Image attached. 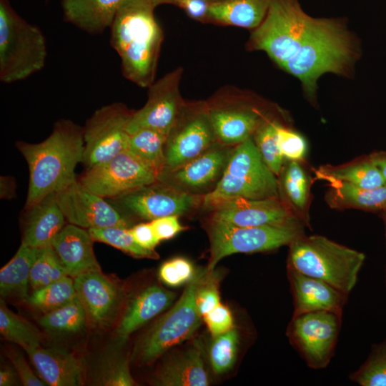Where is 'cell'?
Here are the masks:
<instances>
[{
	"label": "cell",
	"mask_w": 386,
	"mask_h": 386,
	"mask_svg": "<svg viewBox=\"0 0 386 386\" xmlns=\"http://www.w3.org/2000/svg\"><path fill=\"white\" fill-rule=\"evenodd\" d=\"M16 147L29 169L26 209L76 180L75 168L82 162L83 129L70 120L56 122L51 134L37 144L18 142Z\"/></svg>",
	"instance_id": "obj_1"
},
{
	"label": "cell",
	"mask_w": 386,
	"mask_h": 386,
	"mask_svg": "<svg viewBox=\"0 0 386 386\" xmlns=\"http://www.w3.org/2000/svg\"><path fill=\"white\" fill-rule=\"evenodd\" d=\"M149 0H126L110 27V43L118 53L125 78L149 88L156 74L163 32Z\"/></svg>",
	"instance_id": "obj_2"
},
{
	"label": "cell",
	"mask_w": 386,
	"mask_h": 386,
	"mask_svg": "<svg viewBox=\"0 0 386 386\" xmlns=\"http://www.w3.org/2000/svg\"><path fill=\"white\" fill-rule=\"evenodd\" d=\"M355 55L352 38L340 21L314 19L299 50L282 68L298 78L312 96L322 74H347Z\"/></svg>",
	"instance_id": "obj_3"
},
{
	"label": "cell",
	"mask_w": 386,
	"mask_h": 386,
	"mask_svg": "<svg viewBox=\"0 0 386 386\" xmlns=\"http://www.w3.org/2000/svg\"><path fill=\"white\" fill-rule=\"evenodd\" d=\"M287 267L348 294L355 287L365 255L324 236L304 234L290 244Z\"/></svg>",
	"instance_id": "obj_4"
},
{
	"label": "cell",
	"mask_w": 386,
	"mask_h": 386,
	"mask_svg": "<svg viewBox=\"0 0 386 386\" xmlns=\"http://www.w3.org/2000/svg\"><path fill=\"white\" fill-rule=\"evenodd\" d=\"M47 51L41 29L21 18L9 0H0V79L24 80L45 65Z\"/></svg>",
	"instance_id": "obj_5"
},
{
	"label": "cell",
	"mask_w": 386,
	"mask_h": 386,
	"mask_svg": "<svg viewBox=\"0 0 386 386\" xmlns=\"http://www.w3.org/2000/svg\"><path fill=\"white\" fill-rule=\"evenodd\" d=\"M279 187L275 174L263 162L252 137L233 147L221 178L203 195L202 204L210 209L235 197H278Z\"/></svg>",
	"instance_id": "obj_6"
},
{
	"label": "cell",
	"mask_w": 386,
	"mask_h": 386,
	"mask_svg": "<svg viewBox=\"0 0 386 386\" xmlns=\"http://www.w3.org/2000/svg\"><path fill=\"white\" fill-rule=\"evenodd\" d=\"M314 19L298 0H270L264 20L250 35L248 49L264 51L282 67L299 50Z\"/></svg>",
	"instance_id": "obj_7"
},
{
	"label": "cell",
	"mask_w": 386,
	"mask_h": 386,
	"mask_svg": "<svg viewBox=\"0 0 386 386\" xmlns=\"http://www.w3.org/2000/svg\"><path fill=\"white\" fill-rule=\"evenodd\" d=\"M203 277V273L195 274L176 304L139 341L133 360L140 364H150L169 348L193 335L202 322L195 297Z\"/></svg>",
	"instance_id": "obj_8"
},
{
	"label": "cell",
	"mask_w": 386,
	"mask_h": 386,
	"mask_svg": "<svg viewBox=\"0 0 386 386\" xmlns=\"http://www.w3.org/2000/svg\"><path fill=\"white\" fill-rule=\"evenodd\" d=\"M302 224L239 227L211 219L209 227L211 272L224 257L235 253H253L273 250L289 245L302 235Z\"/></svg>",
	"instance_id": "obj_9"
},
{
	"label": "cell",
	"mask_w": 386,
	"mask_h": 386,
	"mask_svg": "<svg viewBox=\"0 0 386 386\" xmlns=\"http://www.w3.org/2000/svg\"><path fill=\"white\" fill-rule=\"evenodd\" d=\"M342 317V314L332 311L293 315L287 335L308 367L327 366L335 352Z\"/></svg>",
	"instance_id": "obj_10"
},
{
	"label": "cell",
	"mask_w": 386,
	"mask_h": 386,
	"mask_svg": "<svg viewBox=\"0 0 386 386\" xmlns=\"http://www.w3.org/2000/svg\"><path fill=\"white\" fill-rule=\"evenodd\" d=\"M133 112L122 103H114L98 109L87 120L83 128L82 159L87 168L129 149L127 126Z\"/></svg>",
	"instance_id": "obj_11"
},
{
	"label": "cell",
	"mask_w": 386,
	"mask_h": 386,
	"mask_svg": "<svg viewBox=\"0 0 386 386\" xmlns=\"http://www.w3.org/2000/svg\"><path fill=\"white\" fill-rule=\"evenodd\" d=\"M217 142L208 117L207 102H185L167 136L164 146V168L161 173L194 159Z\"/></svg>",
	"instance_id": "obj_12"
},
{
	"label": "cell",
	"mask_w": 386,
	"mask_h": 386,
	"mask_svg": "<svg viewBox=\"0 0 386 386\" xmlns=\"http://www.w3.org/2000/svg\"><path fill=\"white\" fill-rule=\"evenodd\" d=\"M159 180V173L129 149L87 168L79 179L92 192L114 198Z\"/></svg>",
	"instance_id": "obj_13"
},
{
	"label": "cell",
	"mask_w": 386,
	"mask_h": 386,
	"mask_svg": "<svg viewBox=\"0 0 386 386\" xmlns=\"http://www.w3.org/2000/svg\"><path fill=\"white\" fill-rule=\"evenodd\" d=\"M112 199L119 208L151 221L189 213L202 203L203 195L192 194L158 180Z\"/></svg>",
	"instance_id": "obj_14"
},
{
	"label": "cell",
	"mask_w": 386,
	"mask_h": 386,
	"mask_svg": "<svg viewBox=\"0 0 386 386\" xmlns=\"http://www.w3.org/2000/svg\"><path fill=\"white\" fill-rule=\"evenodd\" d=\"M182 74V69L177 68L149 87L146 104L133 112L127 124L129 134L150 129L168 136L185 104L179 91Z\"/></svg>",
	"instance_id": "obj_15"
},
{
	"label": "cell",
	"mask_w": 386,
	"mask_h": 386,
	"mask_svg": "<svg viewBox=\"0 0 386 386\" xmlns=\"http://www.w3.org/2000/svg\"><path fill=\"white\" fill-rule=\"evenodd\" d=\"M55 199L69 224L89 229L109 227L130 228L131 221L102 197L80 181H74L55 194Z\"/></svg>",
	"instance_id": "obj_16"
},
{
	"label": "cell",
	"mask_w": 386,
	"mask_h": 386,
	"mask_svg": "<svg viewBox=\"0 0 386 386\" xmlns=\"http://www.w3.org/2000/svg\"><path fill=\"white\" fill-rule=\"evenodd\" d=\"M76 295L86 311L87 323L94 329L109 327L124 298L123 287L102 270L91 271L74 278Z\"/></svg>",
	"instance_id": "obj_17"
},
{
	"label": "cell",
	"mask_w": 386,
	"mask_h": 386,
	"mask_svg": "<svg viewBox=\"0 0 386 386\" xmlns=\"http://www.w3.org/2000/svg\"><path fill=\"white\" fill-rule=\"evenodd\" d=\"M211 219L239 227H259L300 224L279 197L264 199L235 197L216 204ZM301 224V223H300Z\"/></svg>",
	"instance_id": "obj_18"
},
{
	"label": "cell",
	"mask_w": 386,
	"mask_h": 386,
	"mask_svg": "<svg viewBox=\"0 0 386 386\" xmlns=\"http://www.w3.org/2000/svg\"><path fill=\"white\" fill-rule=\"evenodd\" d=\"M234 147L217 142L194 159L159 175V180L198 194L221 178Z\"/></svg>",
	"instance_id": "obj_19"
},
{
	"label": "cell",
	"mask_w": 386,
	"mask_h": 386,
	"mask_svg": "<svg viewBox=\"0 0 386 386\" xmlns=\"http://www.w3.org/2000/svg\"><path fill=\"white\" fill-rule=\"evenodd\" d=\"M207 109L217 141L231 147L252 137L266 120L257 109L232 99L207 102Z\"/></svg>",
	"instance_id": "obj_20"
},
{
	"label": "cell",
	"mask_w": 386,
	"mask_h": 386,
	"mask_svg": "<svg viewBox=\"0 0 386 386\" xmlns=\"http://www.w3.org/2000/svg\"><path fill=\"white\" fill-rule=\"evenodd\" d=\"M294 301L293 315L332 311L342 314L348 300L346 294L328 283L287 267Z\"/></svg>",
	"instance_id": "obj_21"
},
{
	"label": "cell",
	"mask_w": 386,
	"mask_h": 386,
	"mask_svg": "<svg viewBox=\"0 0 386 386\" xmlns=\"http://www.w3.org/2000/svg\"><path fill=\"white\" fill-rule=\"evenodd\" d=\"M94 240L88 229L66 224L51 242L68 276L75 278L84 273L101 270L96 258Z\"/></svg>",
	"instance_id": "obj_22"
},
{
	"label": "cell",
	"mask_w": 386,
	"mask_h": 386,
	"mask_svg": "<svg viewBox=\"0 0 386 386\" xmlns=\"http://www.w3.org/2000/svg\"><path fill=\"white\" fill-rule=\"evenodd\" d=\"M40 377L50 386H79L83 384V367L71 353L41 346L24 350Z\"/></svg>",
	"instance_id": "obj_23"
},
{
	"label": "cell",
	"mask_w": 386,
	"mask_h": 386,
	"mask_svg": "<svg viewBox=\"0 0 386 386\" xmlns=\"http://www.w3.org/2000/svg\"><path fill=\"white\" fill-rule=\"evenodd\" d=\"M174 294L152 285L139 292L128 303L115 330L118 345L123 344L139 327L168 308Z\"/></svg>",
	"instance_id": "obj_24"
},
{
	"label": "cell",
	"mask_w": 386,
	"mask_h": 386,
	"mask_svg": "<svg viewBox=\"0 0 386 386\" xmlns=\"http://www.w3.org/2000/svg\"><path fill=\"white\" fill-rule=\"evenodd\" d=\"M21 244L41 248L51 244L66 225V218L52 194L26 209Z\"/></svg>",
	"instance_id": "obj_25"
},
{
	"label": "cell",
	"mask_w": 386,
	"mask_h": 386,
	"mask_svg": "<svg viewBox=\"0 0 386 386\" xmlns=\"http://www.w3.org/2000/svg\"><path fill=\"white\" fill-rule=\"evenodd\" d=\"M126 0H62L64 19L79 29L92 34L110 28L116 14Z\"/></svg>",
	"instance_id": "obj_26"
},
{
	"label": "cell",
	"mask_w": 386,
	"mask_h": 386,
	"mask_svg": "<svg viewBox=\"0 0 386 386\" xmlns=\"http://www.w3.org/2000/svg\"><path fill=\"white\" fill-rule=\"evenodd\" d=\"M154 385L162 386H207L209 376L204 367L201 347L196 343L175 359L160 367Z\"/></svg>",
	"instance_id": "obj_27"
},
{
	"label": "cell",
	"mask_w": 386,
	"mask_h": 386,
	"mask_svg": "<svg viewBox=\"0 0 386 386\" xmlns=\"http://www.w3.org/2000/svg\"><path fill=\"white\" fill-rule=\"evenodd\" d=\"M270 0H218L209 4L207 21L249 29L264 20Z\"/></svg>",
	"instance_id": "obj_28"
},
{
	"label": "cell",
	"mask_w": 386,
	"mask_h": 386,
	"mask_svg": "<svg viewBox=\"0 0 386 386\" xmlns=\"http://www.w3.org/2000/svg\"><path fill=\"white\" fill-rule=\"evenodd\" d=\"M39 248L21 244L19 249L0 270L1 298L23 300L29 295L30 275Z\"/></svg>",
	"instance_id": "obj_29"
},
{
	"label": "cell",
	"mask_w": 386,
	"mask_h": 386,
	"mask_svg": "<svg viewBox=\"0 0 386 386\" xmlns=\"http://www.w3.org/2000/svg\"><path fill=\"white\" fill-rule=\"evenodd\" d=\"M326 194L330 207L363 210H379L386 207V184L377 188L365 189L349 184L332 182Z\"/></svg>",
	"instance_id": "obj_30"
},
{
	"label": "cell",
	"mask_w": 386,
	"mask_h": 386,
	"mask_svg": "<svg viewBox=\"0 0 386 386\" xmlns=\"http://www.w3.org/2000/svg\"><path fill=\"white\" fill-rule=\"evenodd\" d=\"M316 177L329 183L340 182L365 189L386 184L378 168L370 159L340 167H321L316 171Z\"/></svg>",
	"instance_id": "obj_31"
},
{
	"label": "cell",
	"mask_w": 386,
	"mask_h": 386,
	"mask_svg": "<svg viewBox=\"0 0 386 386\" xmlns=\"http://www.w3.org/2000/svg\"><path fill=\"white\" fill-rule=\"evenodd\" d=\"M39 324L46 330L56 334L76 333L87 323L84 307L76 297L64 306L43 314Z\"/></svg>",
	"instance_id": "obj_32"
},
{
	"label": "cell",
	"mask_w": 386,
	"mask_h": 386,
	"mask_svg": "<svg viewBox=\"0 0 386 386\" xmlns=\"http://www.w3.org/2000/svg\"><path fill=\"white\" fill-rule=\"evenodd\" d=\"M0 333L4 339L24 350L41 346L39 330L26 320L11 311L4 299H0Z\"/></svg>",
	"instance_id": "obj_33"
},
{
	"label": "cell",
	"mask_w": 386,
	"mask_h": 386,
	"mask_svg": "<svg viewBox=\"0 0 386 386\" xmlns=\"http://www.w3.org/2000/svg\"><path fill=\"white\" fill-rule=\"evenodd\" d=\"M167 136L160 132L142 129L130 134L129 150L155 169L159 175L164 168V146Z\"/></svg>",
	"instance_id": "obj_34"
},
{
	"label": "cell",
	"mask_w": 386,
	"mask_h": 386,
	"mask_svg": "<svg viewBox=\"0 0 386 386\" xmlns=\"http://www.w3.org/2000/svg\"><path fill=\"white\" fill-rule=\"evenodd\" d=\"M76 297L74 278L66 275L44 287L33 290L26 302L44 314L64 306Z\"/></svg>",
	"instance_id": "obj_35"
},
{
	"label": "cell",
	"mask_w": 386,
	"mask_h": 386,
	"mask_svg": "<svg viewBox=\"0 0 386 386\" xmlns=\"http://www.w3.org/2000/svg\"><path fill=\"white\" fill-rule=\"evenodd\" d=\"M96 242H103L136 258L157 259L158 254L141 247L134 239L130 228L109 227L88 229Z\"/></svg>",
	"instance_id": "obj_36"
},
{
	"label": "cell",
	"mask_w": 386,
	"mask_h": 386,
	"mask_svg": "<svg viewBox=\"0 0 386 386\" xmlns=\"http://www.w3.org/2000/svg\"><path fill=\"white\" fill-rule=\"evenodd\" d=\"M94 382L95 385L102 386L136 385L130 373L128 360L112 351L106 352L99 360Z\"/></svg>",
	"instance_id": "obj_37"
},
{
	"label": "cell",
	"mask_w": 386,
	"mask_h": 386,
	"mask_svg": "<svg viewBox=\"0 0 386 386\" xmlns=\"http://www.w3.org/2000/svg\"><path fill=\"white\" fill-rule=\"evenodd\" d=\"M66 271L51 244L39 248L32 266L30 287L36 290L66 276Z\"/></svg>",
	"instance_id": "obj_38"
},
{
	"label": "cell",
	"mask_w": 386,
	"mask_h": 386,
	"mask_svg": "<svg viewBox=\"0 0 386 386\" xmlns=\"http://www.w3.org/2000/svg\"><path fill=\"white\" fill-rule=\"evenodd\" d=\"M281 184L292 207L302 213L309 200V183L307 175L298 162L290 161L280 172Z\"/></svg>",
	"instance_id": "obj_39"
},
{
	"label": "cell",
	"mask_w": 386,
	"mask_h": 386,
	"mask_svg": "<svg viewBox=\"0 0 386 386\" xmlns=\"http://www.w3.org/2000/svg\"><path fill=\"white\" fill-rule=\"evenodd\" d=\"M350 378L361 386H386V340L372 347L367 360Z\"/></svg>",
	"instance_id": "obj_40"
},
{
	"label": "cell",
	"mask_w": 386,
	"mask_h": 386,
	"mask_svg": "<svg viewBox=\"0 0 386 386\" xmlns=\"http://www.w3.org/2000/svg\"><path fill=\"white\" fill-rule=\"evenodd\" d=\"M275 121L266 119L257 129L253 139L267 167L275 174H280L284 157L277 144Z\"/></svg>",
	"instance_id": "obj_41"
},
{
	"label": "cell",
	"mask_w": 386,
	"mask_h": 386,
	"mask_svg": "<svg viewBox=\"0 0 386 386\" xmlns=\"http://www.w3.org/2000/svg\"><path fill=\"white\" fill-rule=\"evenodd\" d=\"M239 339V333L234 328L214 337L209 349V358L215 373L223 374L233 367L237 358Z\"/></svg>",
	"instance_id": "obj_42"
},
{
	"label": "cell",
	"mask_w": 386,
	"mask_h": 386,
	"mask_svg": "<svg viewBox=\"0 0 386 386\" xmlns=\"http://www.w3.org/2000/svg\"><path fill=\"white\" fill-rule=\"evenodd\" d=\"M275 127L278 147L284 159L295 162L303 159L307 149L304 137L277 122Z\"/></svg>",
	"instance_id": "obj_43"
},
{
	"label": "cell",
	"mask_w": 386,
	"mask_h": 386,
	"mask_svg": "<svg viewBox=\"0 0 386 386\" xmlns=\"http://www.w3.org/2000/svg\"><path fill=\"white\" fill-rule=\"evenodd\" d=\"M203 319L213 338L234 328V320L230 310L221 303L203 316Z\"/></svg>",
	"instance_id": "obj_44"
},
{
	"label": "cell",
	"mask_w": 386,
	"mask_h": 386,
	"mask_svg": "<svg viewBox=\"0 0 386 386\" xmlns=\"http://www.w3.org/2000/svg\"><path fill=\"white\" fill-rule=\"evenodd\" d=\"M204 280L203 277L197 287L195 297L197 307L202 317L221 303L217 284L209 282L204 284Z\"/></svg>",
	"instance_id": "obj_45"
},
{
	"label": "cell",
	"mask_w": 386,
	"mask_h": 386,
	"mask_svg": "<svg viewBox=\"0 0 386 386\" xmlns=\"http://www.w3.org/2000/svg\"><path fill=\"white\" fill-rule=\"evenodd\" d=\"M9 357L16 370L21 385L24 386H45L46 383L38 377L30 368L24 357L19 352H9Z\"/></svg>",
	"instance_id": "obj_46"
},
{
	"label": "cell",
	"mask_w": 386,
	"mask_h": 386,
	"mask_svg": "<svg viewBox=\"0 0 386 386\" xmlns=\"http://www.w3.org/2000/svg\"><path fill=\"white\" fill-rule=\"evenodd\" d=\"M179 216H165L151 220V224L157 239L161 242L173 238L185 229L179 221Z\"/></svg>",
	"instance_id": "obj_47"
},
{
	"label": "cell",
	"mask_w": 386,
	"mask_h": 386,
	"mask_svg": "<svg viewBox=\"0 0 386 386\" xmlns=\"http://www.w3.org/2000/svg\"><path fill=\"white\" fill-rule=\"evenodd\" d=\"M135 241L142 247L154 250L160 241L156 237L151 222L139 223L130 227Z\"/></svg>",
	"instance_id": "obj_48"
},
{
	"label": "cell",
	"mask_w": 386,
	"mask_h": 386,
	"mask_svg": "<svg viewBox=\"0 0 386 386\" xmlns=\"http://www.w3.org/2000/svg\"><path fill=\"white\" fill-rule=\"evenodd\" d=\"M210 2L208 0H179L178 5L192 19L207 21Z\"/></svg>",
	"instance_id": "obj_49"
},
{
	"label": "cell",
	"mask_w": 386,
	"mask_h": 386,
	"mask_svg": "<svg viewBox=\"0 0 386 386\" xmlns=\"http://www.w3.org/2000/svg\"><path fill=\"white\" fill-rule=\"evenodd\" d=\"M160 279L170 287H179L184 283L172 259L164 262L159 269Z\"/></svg>",
	"instance_id": "obj_50"
},
{
	"label": "cell",
	"mask_w": 386,
	"mask_h": 386,
	"mask_svg": "<svg viewBox=\"0 0 386 386\" xmlns=\"http://www.w3.org/2000/svg\"><path fill=\"white\" fill-rule=\"evenodd\" d=\"M21 382L14 366L2 365L0 370V386L18 385Z\"/></svg>",
	"instance_id": "obj_51"
},
{
	"label": "cell",
	"mask_w": 386,
	"mask_h": 386,
	"mask_svg": "<svg viewBox=\"0 0 386 386\" xmlns=\"http://www.w3.org/2000/svg\"><path fill=\"white\" fill-rule=\"evenodd\" d=\"M370 159L378 168L386 183V153L377 152L370 155Z\"/></svg>",
	"instance_id": "obj_52"
},
{
	"label": "cell",
	"mask_w": 386,
	"mask_h": 386,
	"mask_svg": "<svg viewBox=\"0 0 386 386\" xmlns=\"http://www.w3.org/2000/svg\"><path fill=\"white\" fill-rule=\"evenodd\" d=\"M153 5L156 7L160 4H169L174 5H178L179 0H149Z\"/></svg>",
	"instance_id": "obj_53"
},
{
	"label": "cell",
	"mask_w": 386,
	"mask_h": 386,
	"mask_svg": "<svg viewBox=\"0 0 386 386\" xmlns=\"http://www.w3.org/2000/svg\"><path fill=\"white\" fill-rule=\"evenodd\" d=\"M385 212H384V219L386 222V207L383 209Z\"/></svg>",
	"instance_id": "obj_54"
},
{
	"label": "cell",
	"mask_w": 386,
	"mask_h": 386,
	"mask_svg": "<svg viewBox=\"0 0 386 386\" xmlns=\"http://www.w3.org/2000/svg\"><path fill=\"white\" fill-rule=\"evenodd\" d=\"M208 1L211 3V2L216 1H218V0H208Z\"/></svg>",
	"instance_id": "obj_55"
}]
</instances>
